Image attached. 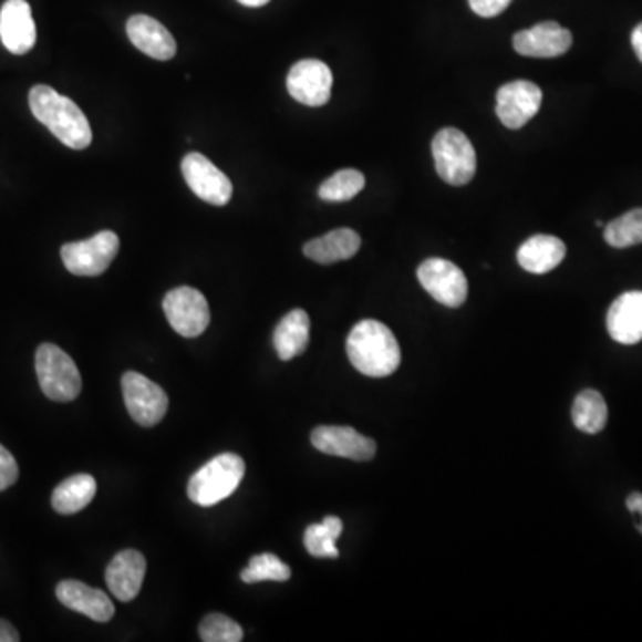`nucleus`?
I'll return each mask as SVG.
<instances>
[{"label":"nucleus","instance_id":"nucleus-11","mask_svg":"<svg viewBox=\"0 0 642 642\" xmlns=\"http://www.w3.org/2000/svg\"><path fill=\"white\" fill-rule=\"evenodd\" d=\"M289 95L303 106L321 107L331 101L332 72L323 61L302 60L289 70Z\"/></svg>","mask_w":642,"mask_h":642},{"label":"nucleus","instance_id":"nucleus-7","mask_svg":"<svg viewBox=\"0 0 642 642\" xmlns=\"http://www.w3.org/2000/svg\"><path fill=\"white\" fill-rule=\"evenodd\" d=\"M163 309L172 329L184 338L204 334L211 321V311L206 297L198 289L188 286L168 291L163 300Z\"/></svg>","mask_w":642,"mask_h":642},{"label":"nucleus","instance_id":"nucleus-30","mask_svg":"<svg viewBox=\"0 0 642 642\" xmlns=\"http://www.w3.org/2000/svg\"><path fill=\"white\" fill-rule=\"evenodd\" d=\"M19 478V464L14 460L10 449H6L0 445V491H6L13 486Z\"/></svg>","mask_w":642,"mask_h":642},{"label":"nucleus","instance_id":"nucleus-36","mask_svg":"<svg viewBox=\"0 0 642 642\" xmlns=\"http://www.w3.org/2000/svg\"><path fill=\"white\" fill-rule=\"evenodd\" d=\"M635 514H639L638 530L642 534V505L635 510Z\"/></svg>","mask_w":642,"mask_h":642},{"label":"nucleus","instance_id":"nucleus-26","mask_svg":"<svg viewBox=\"0 0 642 642\" xmlns=\"http://www.w3.org/2000/svg\"><path fill=\"white\" fill-rule=\"evenodd\" d=\"M364 184H366V179L361 172L350 170V168L349 170L335 172L332 177L321 184L318 197L325 203H349L363 191Z\"/></svg>","mask_w":642,"mask_h":642},{"label":"nucleus","instance_id":"nucleus-6","mask_svg":"<svg viewBox=\"0 0 642 642\" xmlns=\"http://www.w3.org/2000/svg\"><path fill=\"white\" fill-rule=\"evenodd\" d=\"M120 250L118 236L113 230H102L93 238L61 248V259L70 273L77 277L102 276Z\"/></svg>","mask_w":642,"mask_h":642},{"label":"nucleus","instance_id":"nucleus-33","mask_svg":"<svg viewBox=\"0 0 642 642\" xmlns=\"http://www.w3.org/2000/svg\"><path fill=\"white\" fill-rule=\"evenodd\" d=\"M632 46L633 52H635V55H638L639 61L642 63V23H639L638 28L633 29Z\"/></svg>","mask_w":642,"mask_h":642},{"label":"nucleus","instance_id":"nucleus-9","mask_svg":"<svg viewBox=\"0 0 642 642\" xmlns=\"http://www.w3.org/2000/svg\"><path fill=\"white\" fill-rule=\"evenodd\" d=\"M125 405L134 422L142 427H154L168 411V396L156 382L142 373L127 372L122 376Z\"/></svg>","mask_w":642,"mask_h":642},{"label":"nucleus","instance_id":"nucleus-22","mask_svg":"<svg viewBox=\"0 0 642 642\" xmlns=\"http://www.w3.org/2000/svg\"><path fill=\"white\" fill-rule=\"evenodd\" d=\"M311 335V320L303 309H293L279 321L273 332V346L282 361H291L306 352Z\"/></svg>","mask_w":642,"mask_h":642},{"label":"nucleus","instance_id":"nucleus-18","mask_svg":"<svg viewBox=\"0 0 642 642\" xmlns=\"http://www.w3.org/2000/svg\"><path fill=\"white\" fill-rule=\"evenodd\" d=\"M145 571H147V560L138 550L120 551L107 566V588L116 600H134L142 591Z\"/></svg>","mask_w":642,"mask_h":642},{"label":"nucleus","instance_id":"nucleus-31","mask_svg":"<svg viewBox=\"0 0 642 642\" xmlns=\"http://www.w3.org/2000/svg\"><path fill=\"white\" fill-rule=\"evenodd\" d=\"M473 13L478 14L482 19H493L504 13L509 8L512 0H468Z\"/></svg>","mask_w":642,"mask_h":642},{"label":"nucleus","instance_id":"nucleus-20","mask_svg":"<svg viewBox=\"0 0 642 642\" xmlns=\"http://www.w3.org/2000/svg\"><path fill=\"white\" fill-rule=\"evenodd\" d=\"M566 245L562 239L550 235H537L527 239L518 250L519 267L528 273L545 276L565 261Z\"/></svg>","mask_w":642,"mask_h":642},{"label":"nucleus","instance_id":"nucleus-25","mask_svg":"<svg viewBox=\"0 0 642 642\" xmlns=\"http://www.w3.org/2000/svg\"><path fill=\"white\" fill-rule=\"evenodd\" d=\"M343 534V521L335 516H327L321 524L309 525L303 534V545L312 557L318 559H338V539Z\"/></svg>","mask_w":642,"mask_h":642},{"label":"nucleus","instance_id":"nucleus-24","mask_svg":"<svg viewBox=\"0 0 642 642\" xmlns=\"http://www.w3.org/2000/svg\"><path fill=\"white\" fill-rule=\"evenodd\" d=\"M573 423L578 431L589 436H594L598 432L603 431L609 420V408H607L605 398L594 390H586L574 398Z\"/></svg>","mask_w":642,"mask_h":642},{"label":"nucleus","instance_id":"nucleus-23","mask_svg":"<svg viewBox=\"0 0 642 642\" xmlns=\"http://www.w3.org/2000/svg\"><path fill=\"white\" fill-rule=\"evenodd\" d=\"M95 493V478L86 473H81V475L66 478V480L61 482L60 486L55 487L54 493H52V507H54L55 512L64 514V516L75 514L92 504Z\"/></svg>","mask_w":642,"mask_h":642},{"label":"nucleus","instance_id":"nucleus-15","mask_svg":"<svg viewBox=\"0 0 642 642\" xmlns=\"http://www.w3.org/2000/svg\"><path fill=\"white\" fill-rule=\"evenodd\" d=\"M0 40L17 55L28 54L37 43V25L25 0H6L0 10Z\"/></svg>","mask_w":642,"mask_h":642},{"label":"nucleus","instance_id":"nucleus-10","mask_svg":"<svg viewBox=\"0 0 642 642\" xmlns=\"http://www.w3.org/2000/svg\"><path fill=\"white\" fill-rule=\"evenodd\" d=\"M184 180L188 184L198 198L213 206H225L232 197V183L218 166L213 165V161L207 159L198 152H189L184 156L183 163Z\"/></svg>","mask_w":642,"mask_h":642},{"label":"nucleus","instance_id":"nucleus-34","mask_svg":"<svg viewBox=\"0 0 642 642\" xmlns=\"http://www.w3.org/2000/svg\"><path fill=\"white\" fill-rule=\"evenodd\" d=\"M642 505V493H632V495L627 498V507H629L630 512L635 514V510L639 509Z\"/></svg>","mask_w":642,"mask_h":642},{"label":"nucleus","instance_id":"nucleus-27","mask_svg":"<svg viewBox=\"0 0 642 642\" xmlns=\"http://www.w3.org/2000/svg\"><path fill=\"white\" fill-rule=\"evenodd\" d=\"M607 244L614 248H629L642 244V209H632L605 225Z\"/></svg>","mask_w":642,"mask_h":642},{"label":"nucleus","instance_id":"nucleus-2","mask_svg":"<svg viewBox=\"0 0 642 642\" xmlns=\"http://www.w3.org/2000/svg\"><path fill=\"white\" fill-rule=\"evenodd\" d=\"M350 363L363 375L384 379L398 370L402 352L390 327L376 320L359 321L346 340Z\"/></svg>","mask_w":642,"mask_h":642},{"label":"nucleus","instance_id":"nucleus-32","mask_svg":"<svg viewBox=\"0 0 642 642\" xmlns=\"http://www.w3.org/2000/svg\"><path fill=\"white\" fill-rule=\"evenodd\" d=\"M20 635L10 621L0 620V642H19Z\"/></svg>","mask_w":642,"mask_h":642},{"label":"nucleus","instance_id":"nucleus-5","mask_svg":"<svg viewBox=\"0 0 642 642\" xmlns=\"http://www.w3.org/2000/svg\"><path fill=\"white\" fill-rule=\"evenodd\" d=\"M37 375L46 398L54 402H72L83 390L74 361L55 344L43 343L37 350Z\"/></svg>","mask_w":642,"mask_h":642},{"label":"nucleus","instance_id":"nucleus-29","mask_svg":"<svg viewBox=\"0 0 642 642\" xmlns=\"http://www.w3.org/2000/svg\"><path fill=\"white\" fill-rule=\"evenodd\" d=\"M200 639L204 642L244 641V629L224 614H209L200 623Z\"/></svg>","mask_w":642,"mask_h":642},{"label":"nucleus","instance_id":"nucleus-35","mask_svg":"<svg viewBox=\"0 0 642 642\" xmlns=\"http://www.w3.org/2000/svg\"><path fill=\"white\" fill-rule=\"evenodd\" d=\"M238 2L248 6V8H261V6H267L270 0H238Z\"/></svg>","mask_w":642,"mask_h":642},{"label":"nucleus","instance_id":"nucleus-13","mask_svg":"<svg viewBox=\"0 0 642 642\" xmlns=\"http://www.w3.org/2000/svg\"><path fill=\"white\" fill-rule=\"evenodd\" d=\"M512 45L518 54L550 60V58L566 54L573 45V37L568 29L550 20V22L537 23L534 28L516 32Z\"/></svg>","mask_w":642,"mask_h":642},{"label":"nucleus","instance_id":"nucleus-19","mask_svg":"<svg viewBox=\"0 0 642 642\" xmlns=\"http://www.w3.org/2000/svg\"><path fill=\"white\" fill-rule=\"evenodd\" d=\"M607 331L621 344L642 341V291H627L607 312Z\"/></svg>","mask_w":642,"mask_h":642},{"label":"nucleus","instance_id":"nucleus-3","mask_svg":"<svg viewBox=\"0 0 642 642\" xmlns=\"http://www.w3.org/2000/svg\"><path fill=\"white\" fill-rule=\"evenodd\" d=\"M245 477V460L239 455L220 454L204 464L188 484V496L198 507H213L235 495Z\"/></svg>","mask_w":642,"mask_h":642},{"label":"nucleus","instance_id":"nucleus-4","mask_svg":"<svg viewBox=\"0 0 642 642\" xmlns=\"http://www.w3.org/2000/svg\"><path fill=\"white\" fill-rule=\"evenodd\" d=\"M437 175L452 186L472 183L477 172V154L459 128H441L432 142Z\"/></svg>","mask_w":642,"mask_h":642},{"label":"nucleus","instance_id":"nucleus-14","mask_svg":"<svg viewBox=\"0 0 642 642\" xmlns=\"http://www.w3.org/2000/svg\"><path fill=\"white\" fill-rule=\"evenodd\" d=\"M311 443L318 452L334 457L366 463L376 454L375 441L359 434L352 427H318L312 431Z\"/></svg>","mask_w":642,"mask_h":642},{"label":"nucleus","instance_id":"nucleus-17","mask_svg":"<svg viewBox=\"0 0 642 642\" xmlns=\"http://www.w3.org/2000/svg\"><path fill=\"white\" fill-rule=\"evenodd\" d=\"M127 37L133 45L157 61H168L177 54V43L170 31L147 14H134L127 22Z\"/></svg>","mask_w":642,"mask_h":642},{"label":"nucleus","instance_id":"nucleus-21","mask_svg":"<svg viewBox=\"0 0 642 642\" xmlns=\"http://www.w3.org/2000/svg\"><path fill=\"white\" fill-rule=\"evenodd\" d=\"M359 248L361 236L355 230L335 229L303 245V253L318 265H334L352 259L359 252Z\"/></svg>","mask_w":642,"mask_h":642},{"label":"nucleus","instance_id":"nucleus-12","mask_svg":"<svg viewBox=\"0 0 642 642\" xmlns=\"http://www.w3.org/2000/svg\"><path fill=\"white\" fill-rule=\"evenodd\" d=\"M542 90L530 81H512L496 92V116L507 128H521L539 113Z\"/></svg>","mask_w":642,"mask_h":642},{"label":"nucleus","instance_id":"nucleus-28","mask_svg":"<svg viewBox=\"0 0 642 642\" xmlns=\"http://www.w3.org/2000/svg\"><path fill=\"white\" fill-rule=\"evenodd\" d=\"M291 569L273 553H261L248 562V568L241 573L245 583L288 582Z\"/></svg>","mask_w":642,"mask_h":642},{"label":"nucleus","instance_id":"nucleus-1","mask_svg":"<svg viewBox=\"0 0 642 642\" xmlns=\"http://www.w3.org/2000/svg\"><path fill=\"white\" fill-rule=\"evenodd\" d=\"M32 115L45 125L55 138L74 151L92 145V125L81 107L69 96L60 95L54 87L38 84L29 92Z\"/></svg>","mask_w":642,"mask_h":642},{"label":"nucleus","instance_id":"nucleus-16","mask_svg":"<svg viewBox=\"0 0 642 642\" xmlns=\"http://www.w3.org/2000/svg\"><path fill=\"white\" fill-rule=\"evenodd\" d=\"M55 597L66 609L75 610L96 623H107L115 615V607L106 592L77 580H63L55 589Z\"/></svg>","mask_w":642,"mask_h":642},{"label":"nucleus","instance_id":"nucleus-8","mask_svg":"<svg viewBox=\"0 0 642 642\" xmlns=\"http://www.w3.org/2000/svg\"><path fill=\"white\" fill-rule=\"evenodd\" d=\"M417 280L436 302L446 308H460L468 299V279L457 265L439 257L423 261L417 268Z\"/></svg>","mask_w":642,"mask_h":642}]
</instances>
